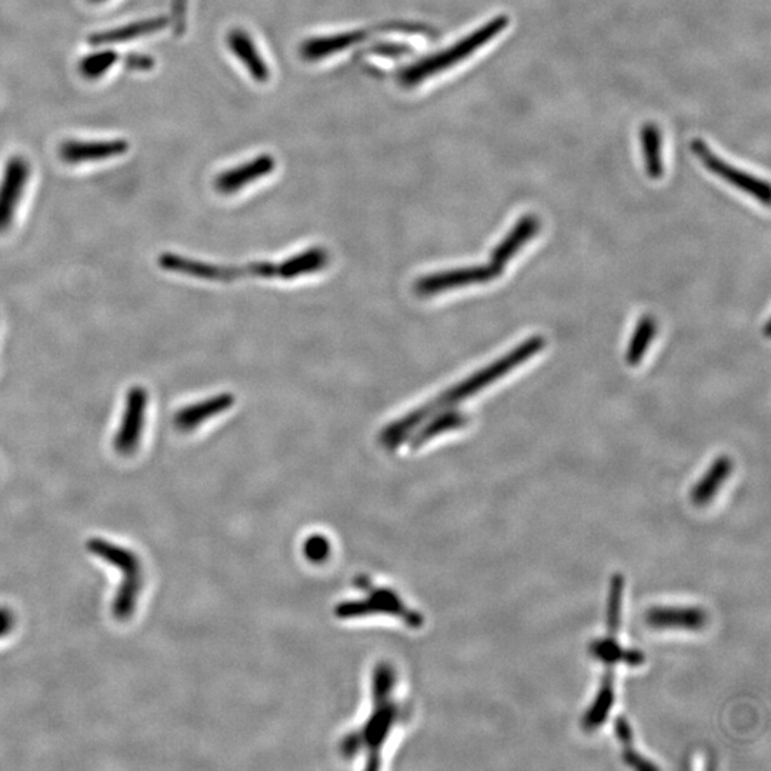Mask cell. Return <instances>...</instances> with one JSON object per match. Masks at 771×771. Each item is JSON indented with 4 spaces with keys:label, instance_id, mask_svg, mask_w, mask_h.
<instances>
[{
    "label": "cell",
    "instance_id": "1",
    "mask_svg": "<svg viewBox=\"0 0 771 771\" xmlns=\"http://www.w3.org/2000/svg\"><path fill=\"white\" fill-rule=\"evenodd\" d=\"M369 703V710L340 743L347 762L363 763L366 769L380 767L412 716V703L403 692L399 676L385 664L377 666L373 673Z\"/></svg>",
    "mask_w": 771,
    "mask_h": 771
},
{
    "label": "cell",
    "instance_id": "2",
    "mask_svg": "<svg viewBox=\"0 0 771 771\" xmlns=\"http://www.w3.org/2000/svg\"><path fill=\"white\" fill-rule=\"evenodd\" d=\"M546 345V340L542 336H533L523 342L522 345L514 347L512 352L507 353L502 359L496 360L492 365L485 367L480 372L467 377L465 382L459 383L452 389L447 390L432 402L426 403L419 409L413 410L409 415L396 420L392 425L386 427L379 436L380 445L385 446L387 450H396L397 447L406 442L412 436L413 430L422 425L425 420L430 419L436 413L443 412L456 403L466 400L467 397L475 395L486 386L492 385L495 380L507 375L510 370L523 365L530 357L537 355Z\"/></svg>",
    "mask_w": 771,
    "mask_h": 771
},
{
    "label": "cell",
    "instance_id": "3",
    "mask_svg": "<svg viewBox=\"0 0 771 771\" xmlns=\"http://www.w3.org/2000/svg\"><path fill=\"white\" fill-rule=\"evenodd\" d=\"M329 263V252L323 248L306 250L299 255L289 257L282 263H250V265L240 267L209 265V263L198 262V260L172 255V253H163L159 257L160 267L168 270V272L199 277V279L219 280V282H230V280L245 276L295 279V277L320 272Z\"/></svg>",
    "mask_w": 771,
    "mask_h": 771
},
{
    "label": "cell",
    "instance_id": "4",
    "mask_svg": "<svg viewBox=\"0 0 771 771\" xmlns=\"http://www.w3.org/2000/svg\"><path fill=\"white\" fill-rule=\"evenodd\" d=\"M90 553L112 564L123 573L118 593L113 599L112 612L118 620H128L135 614L139 594L142 592V564L135 552L103 539L89 540Z\"/></svg>",
    "mask_w": 771,
    "mask_h": 771
},
{
    "label": "cell",
    "instance_id": "5",
    "mask_svg": "<svg viewBox=\"0 0 771 771\" xmlns=\"http://www.w3.org/2000/svg\"><path fill=\"white\" fill-rule=\"evenodd\" d=\"M509 23L510 20L507 19V16H496L486 25L480 26L476 32L470 33L465 39H460L459 42L443 50L439 55L430 56V58L422 60V62L406 70L402 75V82L407 86H413L422 80L432 78L436 73L453 68L457 63L470 58L477 50L492 42V39L499 36Z\"/></svg>",
    "mask_w": 771,
    "mask_h": 771
},
{
    "label": "cell",
    "instance_id": "6",
    "mask_svg": "<svg viewBox=\"0 0 771 771\" xmlns=\"http://www.w3.org/2000/svg\"><path fill=\"white\" fill-rule=\"evenodd\" d=\"M693 150L697 158L700 159V162L714 175L720 176V178L726 180L734 188L743 190L747 195L753 196L754 199L759 200L764 206H769V183L764 182L762 179H757L756 176L749 175V173L743 172V170L734 168L730 163L724 162L702 140H696L693 143Z\"/></svg>",
    "mask_w": 771,
    "mask_h": 771
},
{
    "label": "cell",
    "instance_id": "7",
    "mask_svg": "<svg viewBox=\"0 0 771 771\" xmlns=\"http://www.w3.org/2000/svg\"><path fill=\"white\" fill-rule=\"evenodd\" d=\"M503 269L492 265L465 267V269L446 270L422 277L415 283V292L419 296H433L456 287L480 285L492 282L502 275Z\"/></svg>",
    "mask_w": 771,
    "mask_h": 771
},
{
    "label": "cell",
    "instance_id": "8",
    "mask_svg": "<svg viewBox=\"0 0 771 771\" xmlns=\"http://www.w3.org/2000/svg\"><path fill=\"white\" fill-rule=\"evenodd\" d=\"M148 402V392L143 387L136 386L129 390L122 425H120L115 442H113V446L120 456H130L138 450L143 427H145Z\"/></svg>",
    "mask_w": 771,
    "mask_h": 771
},
{
    "label": "cell",
    "instance_id": "9",
    "mask_svg": "<svg viewBox=\"0 0 771 771\" xmlns=\"http://www.w3.org/2000/svg\"><path fill=\"white\" fill-rule=\"evenodd\" d=\"M30 178V165L22 156H13L6 163L0 179V233L12 225L16 210Z\"/></svg>",
    "mask_w": 771,
    "mask_h": 771
},
{
    "label": "cell",
    "instance_id": "10",
    "mask_svg": "<svg viewBox=\"0 0 771 771\" xmlns=\"http://www.w3.org/2000/svg\"><path fill=\"white\" fill-rule=\"evenodd\" d=\"M129 150V143L122 139L113 140H65L59 146V158L69 165L102 162L119 158Z\"/></svg>",
    "mask_w": 771,
    "mask_h": 771
},
{
    "label": "cell",
    "instance_id": "11",
    "mask_svg": "<svg viewBox=\"0 0 771 771\" xmlns=\"http://www.w3.org/2000/svg\"><path fill=\"white\" fill-rule=\"evenodd\" d=\"M709 622L706 610L696 606H656L647 610V626L656 630L699 632Z\"/></svg>",
    "mask_w": 771,
    "mask_h": 771
},
{
    "label": "cell",
    "instance_id": "12",
    "mask_svg": "<svg viewBox=\"0 0 771 771\" xmlns=\"http://www.w3.org/2000/svg\"><path fill=\"white\" fill-rule=\"evenodd\" d=\"M617 634L607 632L606 637L602 639L594 640L590 644V654L597 660V662L603 663L606 667V673L614 674V667L617 664L624 663L627 666L637 667L642 666L646 657L636 649H624L620 646L619 640H617Z\"/></svg>",
    "mask_w": 771,
    "mask_h": 771
},
{
    "label": "cell",
    "instance_id": "13",
    "mask_svg": "<svg viewBox=\"0 0 771 771\" xmlns=\"http://www.w3.org/2000/svg\"><path fill=\"white\" fill-rule=\"evenodd\" d=\"M235 402V397L230 395V393L210 397V399L195 403V405L183 407L182 410L176 413L173 423H175L176 429H179L180 432H192L196 427L209 420L210 417L226 412Z\"/></svg>",
    "mask_w": 771,
    "mask_h": 771
},
{
    "label": "cell",
    "instance_id": "14",
    "mask_svg": "<svg viewBox=\"0 0 771 771\" xmlns=\"http://www.w3.org/2000/svg\"><path fill=\"white\" fill-rule=\"evenodd\" d=\"M273 169H275V160L270 156H260L246 165L222 173L216 179L215 186L218 192L223 193V195H230V193L238 192L255 180L269 175Z\"/></svg>",
    "mask_w": 771,
    "mask_h": 771
},
{
    "label": "cell",
    "instance_id": "15",
    "mask_svg": "<svg viewBox=\"0 0 771 771\" xmlns=\"http://www.w3.org/2000/svg\"><path fill=\"white\" fill-rule=\"evenodd\" d=\"M168 25L165 18H152L145 20H136L120 28L105 30V32L95 33L90 36L89 42L93 46L119 45V43L132 42V40L143 38V36L152 35L159 32Z\"/></svg>",
    "mask_w": 771,
    "mask_h": 771
},
{
    "label": "cell",
    "instance_id": "16",
    "mask_svg": "<svg viewBox=\"0 0 771 771\" xmlns=\"http://www.w3.org/2000/svg\"><path fill=\"white\" fill-rule=\"evenodd\" d=\"M539 228L540 220L536 216L527 215L520 219L510 230L509 235L493 250L492 265L503 269L506 263L539 232Z\"/></svg>",
    "mask_w": 771,
    "mask_h": 771
},
{
    "label": "cell",
    "instance_id": "17",
    "mask_svg": "<svg viewBox=\"0 0 771 771\" xmlns=\"http://www.w3.org/2000/svg\"><path fill=\"white\" fill-rule=\"evenodd\" d=\"M733 472V460L729 456H720L712 463L702 479L696 483L692 490V502L694 505L703 507L710 502L720 492L724 482L729 479Z\"/></svg>",
    "mask_w": 771,
    "mask_h": 771
},
{
    "label": "cell",
    "instance_id": "18",
    "mask_svg": "<svg viewBox=\"0 0 771 771\" xmlns=\"http://www.w3.org/2000/svg\"><path fill=\"white\" fill-rule=\"evenodd\" d=\"M616 693H614V674L604 673L599 690L592 706L584 713L582 726L587 733L596 732L609 719L612 713Z\"/></svg>",
    "mask_w": 771,
    "mask_h": 771
},
{
    "label": "cell",
    "instance_id": "19",
    "mask_svg": "<svg viewBox=\"0 0 771 771\" xmlns=\"http://www.w3.org/2000/svg\"><path fill=\"white\" fill-rule=\"evenodd\" d=\"M467 423H469V417L465 413L459 412V410H449V412L442 413V415L432 417L430 422L423 426V429H420L416 435L412 436L410 449H420V447L425 446L427 442L435 439V437L443 435V433L452 432V430L462 429Z\"/></svg>",
    "mask_w": 771,
    "mask_h": 771
},
{
    "label": "cell",
    "instance_id": "20",
    "mask_svg": "<svg viewBox=\"0 0 771 771\" xmlns=\"http://www.w3.org/2000/svg\"><path fill=\"white\" fill-rule=\"evenodd\" d=\"M640 145H642L644 165L647 175L652 179L663 176V140L662 133L653 123H647L640 130Z\"/></svg>",
    "mask_w": 771,
    "mask_h": 771
},
{
    "label": "cell",
    "instance_id": "21",
    "mask_svg": "<svg viewBox=\"0 0 771 771\" xmlns=\"http://www.w3.org/2000/svg\"><path fill=\"white\" fill-rule=\"evenodd\" d=\"M229 46L233 53L242 60L243 65L248 66L249 72L252 73L253 78L257 80L267 79V68L263 59L260 58L257 53L256 46L253 45L252 39L245 33L236 30V32L230 33Z\"/></svg>",
    "mask_w": 771,
    "mask_h": 771
},
{
    "label": "cell",
    "instance_id": "22",
    "mask_svg": "<svg viewBox=\"0 0 771 771\" xmlns=\"http://www.w3.org/2000/svg\"><path fill=\"white\" fill-rule=\"evenodd\" d=\"M654 335H656V322H654L653 317L644 316L637 323L636 330L630 339L629 349H627L626 359L630 366L640 365L644 355L649 350L650 343L653 342Z\"/></svg>",
    "mask_w": 771,
    "mask_h": 771
},
{
    "label": "cell",
    "instance_id": "23",
    "mask_svg": "<svg viewBox=\"0 0 771 771\" xmlns=\"http://www.w3.org/2000/svg\"><path fill=\"white\" fill-rule=\"evenodd\" d=\"M624 584H626V580H624L622 574H614L612 579H610L606 607L607 632H620L623 616Z\"/></svg>",
    "mask_w": 771,
    "mask_h": 771
},
{
    "label": "cell",
    "instance_id": "24",
    "mask_svg": "<svg viewBox=\"0 0 771 771\" xmlns=\"http://www.w3.org/2000/svg\"><path fill=\"white\" fill-rule=\"evenodd\" d=\"M118 53L112 49L100 50V52H93L90 55L85 56L80 60L79 70L82 73L83 78L89 80H95L102 78L110 69L118 62Z\"/></svg>",
    "mask_w": 771,
    "mask_h": 771
},
{
    "label": "cell",
    "instance_id": "25",
    "mask_svg": "<svg viewBox=\"0 0 771 771\" xmlns=\"http://www.w3.org/2000/svg\"><path fill=\"white\" fill-rule=\"evenodd\" d=\"M126 68L145 72L153 68V60L146 55H129L125 60Z\"/></svg>",
    "mask_w": 771,
    "mask_h": 771
},
{
    "label": "cell",
    "instance_id": "26",
    "mask_svg": "<svg viewBox=\"0 0 771 771\" xmlns=\"http://www.w3.org/2000/svg\"><path fill=\"white\" fill-rule=\"evenodd\" d=\"M15 626V617L9 609L0 607V637L6 636Z\"/></svg>",
    "mask_w": 771,
    "mask_h": 771
},
{
    "label": "cell",
    "instance_id": "27",
    "mask_svg": "<svg viewBox=\"0 0 771 771\" xmlns=\"http://www.w3.org/2000/svg\"><path fill=\"white\" fill-rule=\"evenodd\" d=\"M90 3H103L106 2V0H88Z\"/></svg>",
    "mask_w": 771,
    "mask_h": 771
}]
</instances>
